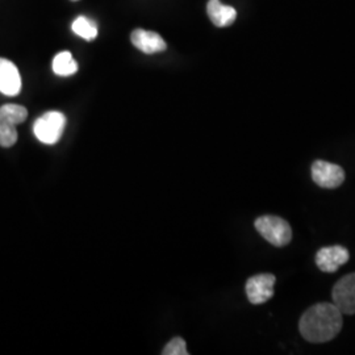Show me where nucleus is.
Returning <instances> with one entry per match:
<instances>
[{
    "instance_id": "nucleus-1",
    "label": "nucleus",
    "mask_w": 355,
    "mask_h": 355,
    "mask_svg": "<svg viewBox=\"0 0 355 355\" xmlns=\"http://www.w3.org/2000/svg\"><path fill=\"white\" fill-rule=\"evenodd\" d=\"M343 312L334 303H318L303 313L299 321L300 334L308 343H329L343 329Z\"/></svg>"
},
{
    "instance_id": "nucleus-2",
    "label": "nucleus",
    "mask_w": 355,
    "mask_h": 355,
    "mask_svg": "<svg viewBox=\"0 0 355 355\" xmlns=\"http://www.w3.org/2000/svg\"><path fill=\"white\" fill-rule=\"evenodd\" d=\"M258 233L274 246H286L292 240L290 224L279 216H261L254 223Z\"/></svg>"
},
{
    "instance_id": "nucleus-3",
    "label": "nucleus",
    "mask_w": 355,
    "mask_h": 355,
    "mask_svg": "<svg viewBox=\"0 0 355 355\" xmlns=\"http://www.w3.org/2000/svg\"><path fill=\"white\" fill-rule=\"evenodd\" d=\"M66 127V117L58 111H51L38 117L33 125L35 136L42 144L53 145L58 142Z\"/></svg>"
},
{
    "instance_id": "nucleus-4",
    "label": "nucleus",
    "mask_w": 355,
    "mask_h": 355,
    "mask_svg": "<svg viewBox=\"0 0 355 355\" xmlns=\"http://www.w3.org/2000/svg\"><path fill=\"white\" fill-rule=\"evenodd\" d=\"M345 170L340 165L330 164L327 161H315L312 165L313 182L327 190L337 189L345 182Z\"/></svg>"
},
{
    "instance_id": "nucleus-5",
    "label": "nucleus",
    "mask_w": 355,
    "mask_h": 355,
    "mask_svg": "<svg viewBox=\"0 0 355 355\" xmlns=\"http://www.w3.org/2000/svg\"><path fill=\"white\" fill-rule=\"evenodd\" d=\"M277 278L272 274H258L246 282V295L254 305L263 304L274 296Z\"/></svg>"
},
{
    "instance_id": "nucleus-6",
    "label": "nucleus",
    "mask_w": 355,
    "mask_h": 355,
    "mask_svg": "<svg viewBox=\"0 0 355 355\" xmlns=\"http://www.w3.org/2000/svg\"><path fill=\"white\" fill-rule=\"evenodd\" d=\"M331 299L343 315H355V272L343 277L334 284Z\"/></svg>"
},
{
    "instance_id": "nucleus-7",
    "label": "nucleus",
    "mask_w": 355,
    "mask_h": 355,
    "mask_svg": "<svg viewBox=\"0 0 355 355\" xmlns=\"http://www.w3.org/2000/svg\"><path fill=\"white\" fill-rule=\"evenodd\" d=\"M350 258L349 250L341 245L334 246H327L320 249L315 261L318 268L324 272H336L340 267L345 265Z\"/></svg>"
},
{
    "instance_id": "nucleus-8",
    "label": "nucleus",
    "mask_w": 355,
    "mask_h": 355,
    "mask_svg": "<svg viewBox=\"0 0 355 355\" xmlns=\"http://www.w3.org/2000/svg\"><path fill=\"white\" fill-rule=\"evenodd\" d=\"M132 44L145 54H154L166 51L165 40L161 37L157 32L145 31V29H135L130 35Z\"/></svg>"
},
{
    "instance_id": "nucleus-9",
    "label": "nucleus",
    "mask_w": 355,
    "mask_h": 355,
    "mask_svg": "<svg viewBox=\"0 0 355 355\" xmlns=\"http://www.w3.org/2000/svg\"><path fill=\"white\" fill-rule=\"evenodd\" d=\"M21 89V76L11 61L0 58V92L7 96H15Z\"/></svg>"
},
{
    "instance_id": "nucleus-10",
    "label": "nucleus",
    "mask_w": 355,
    "mask_h": 355,
    "mask_svg": "<svg viewBox=\"0 0 355 355\" xmlns=\"http://www.w3.org/2000/svg\"><path fill=\"white\" fill-rule=\"evenodd\" d=\"M207 13L211 21L218 28L232 26L237 19V11L230 6L223 4L220 0H209L207 4Z\"/></svg>"
},
{
    "instance_id": "nucleus-11",
    "label": "nucleus",
    "mask_w": 355,
    "mask_h": 355,
    "mask_svg": "<svg viewBox=\"0 0 355 355\" xmlns=\"http://www.w3.org/2000/svg\"><path fill=\"white\" fill-rule=\"evenodd\" d=\"M53 71L60 76H74L78 71V64L70 51H61L53 60Z\"/></svg>"
},
{
    "instance_id": "nucleus-12",
    "label": "nucleus",
    "mask_w": 355,
    "mask_h": 355,
    "mask_svg": "<svg viewBox=\"0 0 355 355\" xmlns=\"http://www.w3.org/2000/svg\"><path fill=\"white\" fill-rule=\"evenodd\" d=\"M28 117V111L26 107L19 104H6L0 107V121L10 123L12 125H17L24 123Z\"/></svg>"
},
{
    "instance_id": "nucleus-13",
    "label": "nucleus",
    "mask_w": 355,
    "mask_h": 355,
    "mask_svg": "<svg viewBox=\"0 0 355 355\" xmlns=\"http://www.w3.org/2000/svg\"><path fill=\"white\" fill-rule=\"evenodd\" d=\"M71 28H73V32L76 33V36H79L83 40L92 41V40L98 37V26L86 16L76 17Z\"/></svg>"
},
{
    "instance_id": "nucleus-14",
    "label": "nucleus",
    "mask_w": 355,
    "mask_h": 355,
    "mask_svg": "<svg viewBox=\"0 0 355 355\" xmlns=\"http://www.w3.org/2000/svg\"><path fill=\"white\" fill-rule=\"evenodd\" d=\"M17 141L16 125L6 121H0V146L11 148Z\"/></svg>"
},
{
    "instance_id": "nucleus-15",
    "label": "nucleus",
    "mask_w": 355,
    "mask_h": 355,
    "mask_svg": "<svg viewBox=\"0 0 355 355\" xmlns=\"http://www.w3.org/2000/svg\"><path fill=\"white\" fill-rule=\"evenodd\" d=\"M164 355H189L187 352V345L186 341L180 337L173 338L170 343H167L162 352Z\"/></svg>"
},
{
    "instance_id": "nucleus-16",
    "label": "nucleus",
    "mask_w": 355,
    "mask_h": 355,
    "mask_svg": "<svg viewBox=\"0 0 355 355\" xmlns=\"http://www.w3.org/2000/svg\"><path fill=\"white\" fill-rule=\"evenodd\" d=\"M74 1H76V0H74Z\"/></svg>"
}]
</instances>
